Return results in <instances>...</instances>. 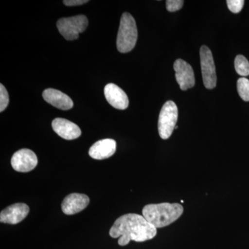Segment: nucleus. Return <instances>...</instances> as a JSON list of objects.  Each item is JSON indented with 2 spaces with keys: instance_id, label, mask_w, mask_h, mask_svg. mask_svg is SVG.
<instances>
[{
  "instance_id": "15",
  "label": "nucleus",
  "mask_w": 249,
  "mask_h": 249,
  "mask_svg": "<svg viewBox=\"0 0 249 249\" xmlns=\"http://www.w3.org/2000/svg\"><path fill=\"white\" fill-rule=\"evenodd\" d=\"M235 71L242 76H249V62L244 55H237L235 59Z\"/></svg>"
},
{
  "instance_id": "20",
  "label": "nucleus",
  "mask_w": 249,
  "mask_h": 249,
  "mask_svg": "<svg viewBox=\"0 0 249 249\" xmlns=\"http://www.w3.org/2000/svg\"><path fill=\"white\" fill-rule=\"evenodd\" d=\"M88 0H65L63 1L64 4L68 6H79V5L84 4L88 3Z\"/></svg>"
},
{
  "instance_id": "8",
  "label": "nucleus",
  "mask_w": 249,
  "mask_h": 249,
  "mask_svg": "<svg viewBox=\"0 0 249 249\" xmlns=\"http://www.w3.org/2000/svg\"><path fill=\"white\" fill-rule=\"evenodd\" d=\"M174 70L177 82L179 85L180 89L186 91L193 88L196 84L194 71L188 62L182 59H178L174 63Z\"/></svg>"
},
{
  "instance_id": "4",
  "label": "nucleus",
  "mask_w": 249,
  "mask_h": 249,
  "mask_svg": "<svg viewBox=\"0 0 249 249\" xmlns=\"http://www.w3.org/2000/svg\"><path fill=\"white\" fill-rule=\"evenodd\" d=\"M178 119V108L173 101H167L160 111L158 130L160 138L168 139L171 137Z\"/></svg>"
},
{
  "instance_id": "17",
  "label": "nucleus",
  "mask_w": 249,
  "mask_h": 249,
  "mask_svg": "<svg viewBox=\"0 0 249 249\" xmlns=\"http://www.w3.org/2000/svg\"><path fill=\"white\" fill-rule=\"evenodd\" d=\"M9 103V93L5 87L0 84V111L2 112L7 107Z\"/></svg>"
},
{
  "instance_id": "5",
  "label": "nucleus",
  "mask_w": 249,
  "mask_h": 249,
  "mask_svg": "<svg viewBox=\"0 0 249 249\" xmlns=\"http://www.w3.org/2000/svg\"><path fill=\"white\" fill-rule=\"evenodd\" d=\"M88 18L84 15L61 18L57 22L59 32L67 40L78 38L80 33L84 32L88 27Z\"/></svg>"
},
{
  "instance_id": "6",
  "label": "nucleus",
  "mask_w": 249,
  "mask_h": 249,
  "mask_svg": "<svg viewBox=\"0 0 249 249\" xmlns=\"http://www.w3.org/2000/svg\"><path fill=\"white\" fill-rule=\"evenodd\" d=\"M200 61L204 86L209 89H214L217 85L215 66L212 52L207 46L201 47Z\"/></svg>"
},
{
  "instance_id": "19",
  "label": "nucleus",
  "mask_w": 249,
  "mask_h": 249,
  "mask_svg": "<svg viewBox=\"0 0 249 249\" xmlns=\"http://www.w3.org/2000/svg\"><path fill=\"white\" fill-rule=\"evenodd\" d=\"M183 3V0H167L166 9L170 12H175L182 8Z\"/></svg>"
},
{
  "instance_id": "16",
  "label": "nucleus",
  "mask_w": 249,
  "mask_h": 249,
  "mask_svg": "<svg viewBox=\"0 0 249 249\" xmlns=\"http://www.w3.org/2000/svg\"><path fill=\"white\" fill-rule=\"evenodd\" d=\"M237 91L243 101H249V80L240 78L237 80Z\"/></svg>"
},
{
  "instance_id": "3",
  "label": "nucleus",
  "mask_w": 249,
  "mask_h": 249,
  "mask_svg": "<svg viewBox=\"0 0 249 249\" xmlns=\"http://www.w3.org/2000/svg\"><path fill=\"white\" fill-rule=\"evenodd\" d=\"M137 38L138 31L135 19L129 13H124L121 17L116 40L118 51L123 53L131 52L137 44Z\"/></svg>"
},
{
  "instance_id": "7",
  "label": "nucleus",
  "mask_w": 249,
  "mask_h": 249,
  "mask_svg": "<svg viewBox=\"0 0 249 249\" xmlns=\"http://www.w3.org/2000/svg\"><path fill=\"white\" fill-rule=\"evenodd\" d=\"M37 157L34 151L24 148L18 150L11 158V163L16 171L28 173L34 169L37 165Z\"/></svg>"
},
{
  "instance_id": "1",
  "label": "nucleus",
  "mask_w": 249,
  "mask_h": 249,
  "mask_svg": "<svg viewBox=\"0 0 249 249\" xmlns=\"http://www.w3.org/2000/svg\"><path fill=\"white\" fill-rule=\"evenodd\" d=\"M157 232V229L147 222L143 216L129 213L116 219L109 230V235L113 238L119 237L118 244L126 246L131 240L142 242L152 240Z\"/></svg>"
},
{
  "instance_id": "10",
  "label": "nucleus",
  "mask_w": 249,
  "mask_h": 249,
  "mask_svg": "<svg viewBox=\"0 0 249 249\" xmlns=\"http://www.w3.org/2000/svg\"><path fill=\"white\" fill-rule=\"evenodd\" d=\"M105 96L107 102L116 109H127L129 106V99L125 92L114 83H109L105 87Z\"/></svg>"
},
{
  "instance_id": "9",
  "label": "nucleus",
  "mask_w": 249,
  "mask_h": 249,
  "mask_svg": "<svg viewBox=\"0 0 249 249\" xmlns=\"http://www.w3.org/2000/svg\"><path fill=\"white\" fill-rule=\"evenodd\" d=\"M29 207L24 203H17L6 208L0 213V222L4 224H17L25 219Z\"/></svg>"
},
{
  "instance_id": "12",
  "label": "nucleus",
  "mask_w": 249,
  "mask_h": 249,
  "mask_svg": "<svg viewBox=\"0 0 249 249\" xmlns=\"http://www.w3.org/2000/svg\"><path fill=\"white\" fill-rule=\"evenodd\" d=\"M52 128L58 136L66 140H73L81 135V130L76 124L61 118H56L52 121Z\"/></svg>"
},
{
  "instance_id": "13",
  "label": "nucleus",
  "mask_w": 249,
  "mask_h": 249,
  "mask_svg": "<svg viewBox=\"0 0 249 249\" xmlns=\"http://www.w3.org/2000/svg\"><path fill=\"white\" fill-rule=\"evenodd\" d=\"M116 150L115 141L111 139H102L91 145L89 150V155L94 160H106L114 155Z\"/></svg>"
},
{
  "instance_id": "2",
  "label": "nucleus",
  "mask_w": 249,
  "mask_h": 249,
  "mask_svg": "<svg viewBox=\"0 0 249 249\" xmlns=\"http://www.w3.org/2000/svg\"><path fill=\"white\" fill-rule=\"evenodd\" d=\"M183 206L174 203H160L146 205L142 209L144 218L156 229L163 228L173 224L183 214Z\"/></svg>"
},
{
  "instance_id": "11",
  "label": "nucleus",
  "mask_w": 249,
  "mask_h": 249,
  "mask_svg": "<svg viewBox=\"0 0 249 249\" xmlns=\"http://www.w3.org/2000/svg\"><path fill=\"white\" fill-rule=\"evenodd\" d=\"M89 204V198L86 195L72 193L62 201V211L64 213L71 215L83 211Z\"/></svg>"
},
{
  "instance_id": "18",
  "label": "nucleus",
  "mask_w": 249,
  "mask_h": 249,
  "mask_svg": "<svg viewBox=\"0 0 249 249\" xmlns=\"http://www.w3.org/2000/svg\"><path fill=\"white\" fill-rule=\"evenodd\" d=\"M228 8L233 14H238L242 11L245 4L244 0H227Z\"/></svg>"
},
{
  "instance_id": "14",
  "label": "nucleus",
  "mask_w": 249,
  "mask_h": 249,
  "mask_svg": "<svg viewBox=\"0 0 249 249\" xmlns=\"http://www.w3.org/2000/svg\"><path fill=\"white\" fill-rule=\"evenodd\" d=\"M42 96L46 102L62 110H68L73 107L71 98L59 90L52 88L45 89L42 93Z\"/></svg>"
}]
</instances>
